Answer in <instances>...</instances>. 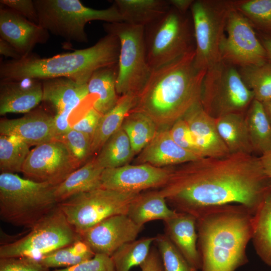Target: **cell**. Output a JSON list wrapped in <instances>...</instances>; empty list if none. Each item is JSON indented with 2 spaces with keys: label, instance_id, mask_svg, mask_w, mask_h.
<instances>
[{
  "label": "cell",
  "instance_id": "obj_1",
  "mask_svg": "<svg viewBox=\"0 0 271 271\" xmlns=\"http://www.w3.org/2000/svg\"><path fill=\"white\" fill-rule=\"evenodd\" d=\"M158 191L174 210L195 218L206 209L230 204L242 205L254 215L270 192L271 181L259 157L230 154L174 167Z\"/></svg>",
  "mask_w": 271,
  "mask_h": 271
},
{
  "label": "cell",
  "instance_id": "obj_2",
  "mask_svg": "<svg viewBox=\"0 0 271 271\" xmlns=\"http://www.w3.org/2000/svg\"><path fill=\"white\" fill-rule=\"evenodd\" d=\"M195 50L157 68L138 96L131 111L151 117L159 128H170L200 100L206 71L194 66Z\"/></svg>",
  "mask_w": 271,
  "mask_h": 271
},
{
  "label": "cell",
  "instance_id": "obj_3",
  "mask_svg": "<svg viewBox=\"0 0 271 271\" xmlns=\"http://www.w3.org/2000/svg\"><path fill=\"white\" fill-rule=\"evenodd\" d=\"M253 214L242 205L211 207L196 217L200 271H235L248 261Z\"/></svg>",
  "mask_w": 271,
  "mask_h": 271
},
{
  "label": "cell",
  "instance_id": "obj_4",
  "mask_svg": "<svg viewBox=\"0 0 271 271\" xmlns=\"http://www.w3.org/2000/svg\"><path fill=\"white\" fill-rule=\"evenodd\" d=\"M120 42L115 35L107 34L87 48L49 58L29 55L1 63V80H24L65 77L86 84L97 70L118 63Z\"/></svg>",
  "mask_w": 271,
  "mask_h": 271
},
{
  "label": "cell",
  "instance_id": "obj_5",
  "mask_svg": "<svg viewBox=\"0 0 271 271\" xmlns=\"http://www.w3.org/2000/svg\"><path fill=\"white\" fill-rule=\"evenodd\" d=\"M56 187L15 173H1V219L31 229L57 207Z\"/></svg>",
  "mask_w": 271,
  "mask_h": 271
},
{
  "label": "cell",
  "instance_id": "obj_6",
  "mask_svg": "<svg viewBox=\"0 0 271 271\" xmlns=\"http://www.w3.org/2000/svg\"><path fill=\"white\" fill-rule=\"evenodd\" d=\"M38 25L66 40L87 43L86 24L91 21L108 23L122 22L116 6L97 10L87 7L79 0H35Z\"/></svg>",
  "mask_w": 271,
  "mask_h": 271
},
{
  "label": "cell",
  "instance_id": "obj_7",
  "mask_svg": "<svg viewBox=\"0 0 271 271\" xmlns=\"http://www.w3.org/2000/svg\"><path fill=\"white\" fill-rule=\"evenodd\" d=\"M170 6L161 18L145 27L148 62L152 69L195 50L192 18Z\"/></svg>",
  "mask_w": 271,
  "mask_h": 271
},
{
  "label": "cell",
  "instance_id": "obj_8",
  "mask_svg": "<svg viewBox=\"0 0 271 271\" xmlns=\"http://www.w3.org/2000/svg\"><path fill=\"white\" fill-rule=\"evenodd\" d=\"M238 70L222 60L206 70L200 102L205 111L216 119L233 113H245L254 99Z\"/></svg>",
  "mask_w": 271,
  "mask_h": 271
},
{
  "label": "cell",
  "instance_id": "obj_9",
  "mask_svg": "<svg viewBox=\"0 0 271 271\" xmlns=\"http://www.w3.org/2000/svg\"><path fill=\"white\" fill-rule=\"evenodd\" d=\"M103 26L107 34L115 35L120 42L116 81L118 95L138 96L152 71L147 58L145 27L123 22L105 23Z\"/></svg>",
  "mask_w": 271,
  "mask_h": 271
},
{
  "label": "cell",
  "instance_id": "obj_10",
  "mask_svg": "<svg viewBox=\"0 0 271 271\" xmlns=\"http://www.w3.org/2000/svg\"><path fill=\"white\" fill-rule=\"evenodd\" d=\"M231 1H194L190 8L195 42L194 66L205 70L221 61L220 47L224 36Z\"/></svg>",
  "mask_w": 271,
  "mask_h": 271
},
{
  "label": "cell",
  "instance_id": "obj_11",
  "mask_svg": "<svg viewBox=\"0 0 271 271\" xmlns=\"http://www.w3.org/2000/svg\"><path fill=\"white\" fill-rule=\"evenodd\" d=\"M81 239L57 205L26 235L1 244L0 258L27 257L38 259Z\"/></svg>",
  "mask_w": 271,
  "mask_h": 271
},
{
  "label": "cell",
  "instance_id": "obj_12",
  "mask_svg": "<svg viewBox=\"0 0 271 271\" xmlns=\"http://www.w3.org/2000/svg\"><path fill=\"white\" fill-rule=\"evenodd\" d=\"M138 194L100 187L75 195L59 203L58 207L80 235L106 218L127 214L131 202Z\"/></svg>",
  "mask_w": 271,
  "mask_h": 271
},
{
  "label": "cell",
  "instance_id": "obj_13",
  "mask_svg": "<svg viewBox=\"0 0 271 271\" xmlns=\"http://www.w3.org/2000/svg\"><path fill=\"white\" fill-rule=\"evenodd\" d=\"M220 53L221 60L239 68L269 61L254 28L232 6L228 15Z\"/></svg>",
  "mask_w": 271,
  "mask_h": 271
},
{
  "label": "cell",
  "instance_id": "obj_14",
  "mask_svg": "<svg viewBox=\"0 0 271 271\" xmlns=\"http://www.w3.org/2000/svg\"><path fill=\"white\" fill-rule=\"evenodd\" d=\"M79 167L66 145L55 139L31 150L21 173L26 179L57 186Z\"/></svg>",
  "mask_w": 271,
  "mask_h": 271
},
{
  "label": "cell",
  "instance_id": "obj_15",
  "mask_svg": "<svg viewBox=\"0 0 271 271\" xmlns=\"http://www.w3.org/2000/svg\"><path fill=\"white\" fill-rule=\"evenodd\" d=\"M173 168L140 164L105 169L101 177V187L131 193H140L151 188H161L167 182Z\"/></svg>",
  "mask_w": 271,
  "mask_h": 271
},
{
  "label": "cell",
  "instance_id": "obj_16",
  "mask_svg": "<svg viewBox=\"0 0 271 271\" xmlns=\"http://www.w3.org/2000/svg\"><path fill=\"white\" fill-rule=\"evenodd\" d=\"M43 99L55 111L56 138L71 127L69 118L73 110L89 95L86 84H80L67 78L42 80Z\"/></svg>",
  "mask_w": 271,
  "mask_h": 271
},
{
  "label": "cell",
  "instance_id": "obj_17",
  "mask_svg": "<svg viewBox=\"0 0 271 271\" xmlns=\"http://www.w3.org/2000/svg\"><path fill=\"white\" fill-rule=\"evenodd\" d=\"M143 227L127 214H118L104 219L80 236L95 254L110 256L123 244L136 240Z\"/></svg>",
  "mask_w": 271,
  "mask_h": 271
},
{
  "label": "cell",
  "instance_id": "obj_18",
  "mask_svg": "<svg viewBox=\"0 0 271 271\" xmlns=\"http://www.w3.org/2000/svg\"><path fill=\"white\" fill-rule=\"evenodd\" d=\"M0 35L22 58L30 55L36 45L46 43L49 37L48 31L8 8L0 10Z\"/></svg>",
  "mask_w": 271,
  "mask_h": 271
},
{
  "label": "cell",
  "instance_id": "obj_19",
  "mask_svg": "<svg viewBox=\"0 0 271 271\" xmlns=\"http://www.w3.org/2000/svg\"><path fill=\"white\" fill-rule=\"evenodd\" d=\"M0 134L15 137L30 146H37L56 138L54 115L39 108L20 118L1 119Z\"/></svg>",
  "mask_w": 271,
  "mask_h": 271
},
{
  "label": "cell",
  "instance_id": "obj_20",
  "mask_svg": "<svg viewBox=\"0 0 271 271\" xmlns=\"http://www.w3.org/2000/svg\"><path fill=\"white\" fill-rule=\"evenodd\" d=\"M182 118L202 157L220 158L230 154L218 132L215 119L205 111L200 100Z\"/></svg>",
  "mask_w": 271,
  "mask_h": 271
},
{
  "label": "cell",
  "instance_id": "obj_21",
  "mask_svg": "<svg viewBox=\"0 0 271 271\" xmlns=\"http://www.w3.org/2000/svg\"><path fill=\"white\" fill-rule=\"evenodd\" d=\"M170 128H160L156 136L139 153L137 164L157 167L178 166L201 158L178 146L172 139Z\"/></svg>",
  "mask_w": 271,
  "mask_h": 271
},
{
  "label": "cell",
  "instance_id": "obj_22",
  "mask_svg": "<svg viewBox=\"0 0 271 271\" xmlns=\"http://www.w3.org/2000/svg\"><path fill=\"white\" fill-rule=\"evenodd\" d=\"M1 80L0 83V114L9 113H27L33 110L43 99L42 81Z\"/></svg>",
  "mask_w": 271,
  "mask_h": 271
},
{
  "label": "cell",
  "instance_id": "obj_23",
  "mask_svg": "<svg viewBox=\"0 0 271 271\" xmlns=\"http://www.w3.org/2000/svg\"><path fill=\"white\" fill-rule=\"evenodd\" d=\"M165 234L195 270H200L196 219L193 215L177 212L164 221Z\"/></svg>",
  "mask_w": 271,
  "mask_h": 271
},
{
  "label": "cell",
  "instance_id": "obj_24",
  "mask_svg": "<svg viewBox=\"0 0 271 271\" xmlns=\"http://www.w3.org/2000/svg\"><path fill=\"white\" fill-rule=\"evenodd\" d=\"M103 170L94 158L74 171L56 187L55 195L58 203L75 195L101 187Z\"/></svg>",
  "mask_w": 271,
  "mask_h": 271
},
{
  "label": "cell",
  "instance_id": "obj_25",
  "mask_svg": "<svg viewBox=\"0 0 271 271\" xmlns=\"http://www.w3.org/2000/svg\"><path fill=\"white\" fill-rule=\"evenodd\" d=\"M176 213L168 206L166 199L159 191H155L138 194L131 202L127 215L135 223L144 226L151 221H165Z\"/></svg>",
  "mask_w": 271,
  "mask_h": 271
},
{
  "label": "cell",
  "instance_id": "obj_26",
  "mask_svg": "<svg viewBox=\"0 0 271 271\" xmlns=\"http://www.w3.org/2000/svg\"><path fill=\"white\" fill-rule=\"evenodd\" d=\"M117 72V64L99 69L87 83L89 95L95 96L92 107L102 115L113 108L120 97L116 89Z\"/></svg>",
  "mask_w": 271,
  "mask_h": 271
},
{
  "label": "cell",
  "instance_id": "obj_27",
  "mask_svg": "<svg viewBox=\"0 0 271 271\" xmlns=\"http://www.w3.org/2000/svg\"><path fill=\"white\" fill-rule=\"evenodd\" d=\"M138 96L126 94L120 96L115 106L102 115L91 143V155L99 152L107 140L121 127L125 116L135 107Z\"/></svg>",
  "mask_w": 271,
  "mask_h": 271
},
{
  "label": "cell",
  "instance_id": "obj_28",
  "mask_svg": "<svg viewBox=\"0 0 271 271\" xmlns=\"http://www.w3.org/2000/svg\"><path fill=\"white\" fill-rule=\"evenodd\" d=\"M123 22L145 27L159 19L170 9L168 0H115Z\"/></svg>",
  "mask_w": 271,
  "mask_h": 271
},
{
  "label": "cell",
  "instance_id": "obj_29",
  "mask_svg": "<svg viewBox=\"0 0 271 271\" xmlns=\"http://www.w3.org/2000/svg\"><path fill=\"white\" fill-rule=\"evenodd\" d=\"M216 126L230 154L254 153L245 118V113L226 114L215 119Z\"/></svg>",
  "mask_w": 271,
  "mask_h": 271
},
{
  "label": "cell",
  "instance_id": "obj_30",
  "mask_svg": "<svg viewBox=\"0 0 271 271\" xmlns=\"http://www.w3.org/2000/svg\"><path fill=\"white\" fill-rule=\"evenodd\" d=\"M254 152L261 155L271 150V123L261 102L253 99L245 113Z\"/></svg>",
  "mask_w": 271,
  "mask_h": 271
},
{
  "label": "cell",
  "instance_id": "obj_31",
  "mask_svg": "<svg viewBox=\"0 0 271 271\" xmlns=\"http://www.w3.org/2000/svg\"><path fill=\"white\" fill-rule=\"evenodd\" d=\"M135 155L127 134L121 127L104 143L94 159L99 167L105 169L127 165Z\"/></svg>",
  "mask_w": 271,
  "mask_h": 271
},
{
  "label": "cell",
  "instance_id": "obj_32",
  "mask_svg": "<svg viewBox=\"0 0 271 271\" xmlns=\"http://www.w3.org/2000/svg\"><path fill=\"white\" fill-rule=\"evenodd\" d=\"M251 240L256 254L271 266V191L253 216Z\"/></svg>",
  "mask_w": 271,
  "mask_h": 271
},
{
  "label": "cell",
  "instance_id": "obj_33",
  "mask_svg": "<svg viewBox=\"0 0 271 271\" xmlns=\"http://www.w3.org/2000/svg\"><path fill=\"white\" fill-rule=\"evenodd\" d=\"M121 127L127 134L135 154L140 153L147 146L159 129L149 115L134 111H131L125 116Z\"/></svg>",
  "mask_w": 271,
  "mask_h": 271
},
{
  "label": "cell",
  "instance_id": "obj_34",
  "mask_svg": "<svg viewBox=\"0 0 271 271\" xmlns=\"http://www.w3.org/2000/svg\"><path fill=\"white\" fill-rule=\"evenodd\" d=\"M95 254L88 245L81 239L44 255L38 259L41 263L49 268H65L89 259Z\"/></svg>",
  "mask_w": 271,
  "mask_h": 271
},
{
  "label": "cell",
  "instance_id": "obj_35",
  "mask_svg": "<svg viewBox=\"0 0 271 271\" xmlns=\"http://www.w3.org/2000/svg\"><path fill=\"white\" fill-rule=\"evenodd\" d=\"M155 240L156 236L144 237L120 246L110 256L115 271H129L140 266L148 257Z\"/></svg>",
  "mask_w": 271,
  "mask_h": 271
},
{
  "label": "cell",
  "instance_id": "obj_36",
  "mask_svg": "<svg viewBox=\"0 0 271 271\" xmlns=\"http://www.w3.org/2000/svg\"><path fill=\"white\" fill-rule=\"evenodd\" d=\"M30 147L16 137L0 134L1 173L22 172Z\"/></svg>",
  "mask_w": 271,
  "mask_h": 271
},
{
  "label": "cell",
  "instance_id": "obj_37",
  "mask_svg": "<svg viewBox=\"0 0 271 271\" xmlns=\"http://www.w3.org/2000/svg\"><path fill=\"white\" fill-rule=\"evenodd\" d=\"M239 74L254 99L262 103L271 99V62L239 68Z\"/></svg>",
  "mask_w": 271,
  "mask_h": 271
},
{
  "label": "cell",
  "instance_id": "obj_38",
  "mask_svg": "<svg viewBox=\"0 0 271 271\" xmlns=\"http://www.w3.org/2000/svg\"><path fill=\"white\" fill-rule=\"evenodd\" d=\"M231 4L255 30L271 35V0L231 1Z\"/></svg>",
  "mask_w": 271,
  "mask_h": 271
},
{
  "label": "cell",
  "instance_id": "obj_39",
  "mask_svg": "<svg viewBox=\"0 0 271 271\" xmlns=\"http://www.w3.org/2000/svg\"><path fill=\"white\" fill-rule=\"evenodd\" d=\"M155 242L164 271H197L189 264L165 234L156 236Z\"/></svg>",
  "mask_w": 271,
  "mask_h": 271
},
{
  "label": "cell",
  "instance_id": "obj_40",
  "mask_svg": "<svg viewBox=\"0 0 271 271\" xmlns=\"http://www.w3.org/2000/svg\"><path fill=\"white\" fill-rule=\"evenodd\" d=\"M56 139L62 141L66 145L79 166L91 155V137L89 135L71 128Z\"/></svg>",
  "mask_w": 271,
  "mask_h": 271
},
{
  "label": "cell",
  "instance_id": "obj_41",
  "mask_svg": "<svg viewBox=\"0 0 271 271\" xmlns=\"http://www.w3.org/2000/svg\"><path fill=\"white\" fill-rule=\"evenodd\" d=\"M169 131L172 139L178 146L199 158H203L193 140L187 123L183 118L177 120L170 127Z\"/></svg>",
  "mask_w": 271,
  "mask_h": 271
},
{
  "label": "cell",
  "instance_id": "obj_42",
  "mask_svg": "<svg viewBox=\"0 0 271 271\" xmlns=\"http://www.w3.org/2000/svg\"><path fill=\"white\" fill-rule=\"evenodd\" d=\"M0 271H50L38 259L27 257L0 258Z\"/></svg>",
  "mask_w": 271,
  "mask_h": 271
},
{
  "label": "cell",
  "instance_id": "obj_43",
  "mask_svg": "<svg viewBox=\"0 0 271 271\" xmlns=\"http://www.w3.org/2000/svg\"><path fill=\"white\" fill-rule=\"evenodd\" d=\"M51 271H115V269L110 256L95 254L92 258L73 266Z\"/></svg>",
  "mask_w": 271,
  "mask_h": 271
},
{
  "label": "cell",
  "instance_id": "obj_44",
  "mask_svg": "<svg viewBox=\"0 0 271 271\" xmlns=\"http://www.w3.org/2000/svg\"><path fill=\"white\" fill-rule=\"evenodd\" d=\"M101 116L102 114L91 105L81 118L71 125V127L77 131L89 135L92 139Z\"/></svg>",
  "mask_w": 271,
  "mask_h": 271
},
{
  "label": "cell",
  "instance_id": "obj_45",
  "mask_svg": "<svg viewBox=\"0 0 271 271\" xmlns=\"http://www.w3.org/2000/svg\"><path fill=\"white\" fill-rule=\"evenodd\" d=\"M0 3L30 21L38 24V15L34 1L1 0Z\"/></svg>",
  "mask_w": 271,
  "mask_h": 271
},
{
  "label": "cell",
  "instance_id": "obj_46",
  "mask_svg": "<svg viewBox=\"0 0 271 271\" xmlns=\"http://www.w3.org/2000/svg\"><path fill=\"white\" fill-rule=\"evenodd\" d=\"M140 266L141 271H164L162 259L157 248L152 247L148 257Z\"/></svg>",
  "mask_w": 271,
  "mask_h": 271
},
{
  "label": "cell",
  "instance_id": "obj_47",
  "mask_svg": "<svg viewBox=\"0 0 271 271\" xmlns=\"http://www.w3.org/2000/svg\"><path fill=\"white\" fill-rule=\"evenodd\" d=\"M0 53L5 57H11L13 60H19L22 58L21 55L8 42L0 39Z\"/></svg>",
  "mask_w": 271,
  "mask_h": 271
},
{
  "label": "cell",
  "instance_id": "obj_48",
  "mask_svg": "<svg viewBox=\"0 0 271 271\" xmlns=\"http://www.w3.org/2000/svg\"><path fill=\"white\" fill-rule=\"evenodd\" d=\"M171 7L181 13L186 14L194 2L193 0H168Z\"/></svg>",
  "mask_w": 271,
  "mask_h": 271
},
{
  "label": "cell",
  "instance_id": "obj_49",
  "mask_svg": "<svg viewBox=\"0 0 271 271\" xmlns=\"http://www.w3.org/2000/svg\"><path fill=\"white\" fill-rule=\"evenodd\" d=\"M259 159L266 175L271 181V150L261 155Z\"/></svg>",
  "mask_w": 271,
  "mask_h": 271
},
{
  "label": "cell",
  "instance_id": "obj_50",
  "mask_svg": "<svg viewBox=\"0 0 271 271\" xmlns=\"http://www.w3.org/2000/svg\"><path fill=\"white\" fill-rule=\"evenodd\" d=\"M257 36L265 51L269 61L271 62V35L259 33Z\"/></svg>",
  "mask_w": 271,
  "mask_h": 271
},
{
  "label": "cell",
  "instance_id": "obj_51",
  "mask_svg": "<svg viewBox=\"0 0 271 271\" xmlns=\"http://www.w3.org/2000/svg\"><path fill=\"white\" fill-rule=\"evenodd\" d=\"M262 103L268 119L271 123V99Z\"/></svg>",
  "mask_w": 271,
  "mask_h": 271
}]
</instances>
